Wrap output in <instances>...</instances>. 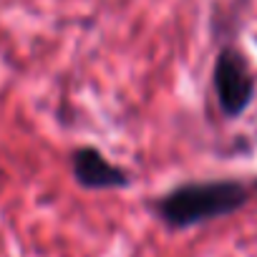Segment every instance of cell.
Here are the masks:
<instances>
[{
	"mask_svg": "<svg viewBox=\"0 0 257 257\" xmlns=\"http://www.w3.org/2000/svg\"><path fill=\"white\" fill-rule=\"evenodd\" d=\"M249 197L252 192L242 179H194L152 199V209L167 227L189 229L234 214L249 202Z\"/></svg>",
	"mask_w": 257,
	"mask_h": 257,
	"instance_id": "1",
	"label": "cell"
},
{
	"mask_svg": "<svg viewBox=\"0 0 257 257\" xmlns=\"http://www.w3.org/2000/svg\"><path fill=\"white\" fill-rule=\"evenodd\" d=\"M212 88L224 118H239L254 98V76L244 53L234 46H222L212 66Z\"/></svg>",
	"mask_w": 257,
	"mask_h": 257,
	"instance_id": "2",
	"label": "cell"
},
{
	"mask_svg": "<svg viewBox=\"0 0 257 257\" xmlns=\"http://www.w3.org/2000/svg\"><path fill=\"white\" fill-rule=\"evenodd\" d=\"M71 177L81 189L88 192H111L128 189L134 184V174L126 167L113 164L98 147L81 144L71 152Z\"/></svg>",
	"mask_w": 257,
	"mask_h": 257,
	"instance_id": "3",
	"label": "cell"
}]
</instances>
